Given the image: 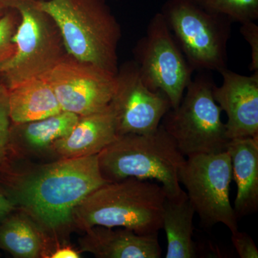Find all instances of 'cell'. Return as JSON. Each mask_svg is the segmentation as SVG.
I'll return each mask as SVG.
<instances>
[{
  "instance_id": "6da1fadb",
  "label": "cell",
  "mask_w": 258,
  "mask_h": 258,
  "mask_svg": "<svg viewBox=\"0 0 258 258\" xmlns=\"http://www.w3.org/2000/svg\"><path fill=\"white\" fill-rule=\"evenodd\" d=\"M108 182L100 171L98 154L62 158L12 176L4 194L44 230L61 234L74 227L79 204Z\"/></svg>"
},
{
  "instance_id": "7a4b0ae2",
  "label": "cell",
  "mask_w": 258,
  "mask_h": 258,
  "mask_svg": "<svg viewBox=\"0 0 258 258\" xmlns=\"http://www.w3.org/2000/svg\"><path fill=\"white\" fill-rule=\"evenodd\" d=\"M166 199L162 186L147 180L108 182L75 208L74 227L83 231L94 226L123 227L139 235H158Z\"/></svg>"
},
{
  "instance_id": "3957f363",
  "label": "cell",
  "mask_w": 258,
  "mask_h": 258,
  "mask_svg": "<svg viewBox=\"0 0 258 258\" xmlns=\"http://www.w3.org/2000/svg\"><path fill=\"white\" fill-rule=\"evenodd\" d=\"M55 22L66 51L116 74L121 30L106 0H35Z\"/></svg>"
},
{
  "instance_id": "277c9868",
  "label": "cell",
  "mask_w": 258,
  "mask_h": 258,
  "mask_svg": "<svg viewBox=\"0 0 258 258\" xmlns=\"http://www.w3.org/2000/svg\"><path fill=\"white\" fill-rule=\"evenodd\" d=\"M102 176L108 182L136 178L159 181L166 198L185 192L179 173L186 158L160 124L150 134L119 135L98 154Z\"/></svg>"
},
{
  "instance_id": "5b68a950",
  "label": "cell",
  "mask_w": 258,
  "mask_h": 258,
  "mask_svg": "<svg viewBox=\"0 0 258 258\" xmlns=\"http://www.w3.org/2000/svg\"><path fill=\"white\" fill-rule=\"evenodd\" d=\"M215 83L209 71H200L185 91L179 106L161 122L185 157L227 151L230 139L222 120V108L215 101Z\"/></svg>"
},
{
  "instance_id": "8992f818",
  "label": "cell",
  "mask_w": 258,
  "mask_h": 258,
  "mask_svg": "<svg viewBox=\"0 0 258 258\" xmlns=\"http://www.w3.org/2000/svg\"><path fill=\"white\" fill-rule=\"evenodd\" d=\"M160 13L194 71L227 69L232 21L208 13L191 0H166Z\"/></svg>"
},
{
  "instance_id": "52a82bcc",
  "label": "cell",
  "mask_w": 258,
  "mask_h": 258,
  "mask_svg": "<svg viewBox=\"0 0 258 258\" xmlns=\"http://www.w3.org/2000/svg\"><path fill=\"white\" fill-rule=\"evenodd\" d=\"M20 15L13 41L16 50L0 66L7 87L40 77L67 55L60 30L54 20L37 8L35 0H10Z\"/></svg>"
},
{
  "instance_id": "ba28073f",
  "label": "cell",
  "mask_w": 258,
  "mask_h": 258,
  "mask_svg": "<svg viewBox=\"0 0 258 258\" xmlns=\"http://www.w3.org/2000/svg\"><path fill=\"white\" fill-rule=\"evenodd\" d=\"M179 179L203 226L222 224L232 233L238 230V218L230 200L232 174L227 151L188 157L179 170Z\"/></svg>"
},
{
  "instance_id": "9c48e42d",
  "label": "cell",
  "mask_w": 258,
  "mask_h": 258,
  "mask_svg": "<svg viewBox=\"0 0 258 258\" xmlns=\"http://www.w3.org/2000/svg\"><path fill=\"white\" fill-rule=\"evenodd\" d=\"M134 55L146 86L166 94L171 108L179 106L195 71L161 13L151 19L145 35L134 47Z\"/></svg>"
},
{
  "instance_id": "30bf717a",
  "label": "cell",
  "mask_w": 258,
  "mask_h": 258,
  "mask_svg": "<svg viewBox=\"0 0 258 258\" xmlns=\"http://www.w3.org/2000/svg\"><path fill=\"white\" fill-rule=\"evenodd\" d=\"M40 77L49 83L62 111L80 116L107 108L117 88L116 74L69 53Z\"/></svg>"
},
{
  "instance_id": "8fae6325",
  "label": "cell",
  "mask_w": 258,
  "mask_h": 258,
  "mask_svg": "<svg viewBox=\"0 0 258 258\" xmlns=\"http://www.w3.org/2000/svg\"><path fill=\"white\" fill-rule=\"evenodd\" d=\"M117 88L111 105L116 115L118 135L156 132L171 108L164 93L146 86L135 61L118 67Z\"/></svg>"
},
{
  "instance_id": "7c38bea8",
  "label": "cell",
  "mask_w": 258,
  "mask_h": 258,
  "mask_svg": "<svg viewBox=\"0 0 258 258\" xmlns=\"http://www.w3.org/2000/svg\"><path fill=\"white\" fill-rule=\"evenodd\" d=\"M220 74L223 82L215 85L213 97L227 115V138L258 136V71L244 76L225 69Z\"/></svg>"
},
{
  "instance_id": "4fadbf2b",
  "label": "cell",
  "mask_w": 258,
  "mask_h": 258,
  "mask_svg": "<svg viewBox=\"0 0 258 258\" xmlns=\"http://www.w3.org/2000/svg\"><path fill=\"white\" fill-rule=\"evenodd\" d=\"M79 240L83 252L99 258H159L162 249L158 235H144L129 229L94 226Z\"/></svg>"
},
{
  "instance_id": "5bb4252c",
  "label": "cell",
  "mask_w": 258,
  "mask_h": 258,
  "mask_svg": "<svg viewBox=\"0 0 258 258\" xmlns=\"http://www.w3.org/2000/svg\"><path fill=\"white\" fill-rule=\"evenodd\" d=\"M118 136L116 115L111 103L101 111L80 116L72 132L54 142L50 149L62 158L96 155Z\"/></svg>"
},
{
  "instance_id": "9a60e30c",
  "label": "cell",
  "mask_w": 258,
  "mask_h": 258,
  "mask_svg": "<svg viewBox=\"0 0 258 258\" xmlns=\"http://www.w3.org/2000/svg\"><path fill=\"white\" fill-rule=\"evenodd\" d=\"M227 151L237 186L233 209L241 218L258 210V136L230 139Z\"/></svg>"
},
{
  "instance_id": "2e32d148",
  "label": "cell",
  "mask_w": 258,
  "mask_h": 258,
  "mask_svg": "<svg viewBox=\"0 0 258 258\" xmlns=\"http://www.w3.org/2000/svg\"><path fill=\"white\" fill-rule=\"evenodd\" d=\"M7 88L10 118L14 124L42 119L62 111L52 88L42 77Z\"/></svg>"
},
{
  "instance_id": "e0dca14e",
  "label": "cell",
  "mask_w": 258,
  "mask_h": 258,
  "mask_svg": "<svg viewBox=\"0 0 258 258\" xmlns=\"http://www.w3.org/2000/svg\"><path fill=\"white\" fill-rule=\"evenodd\" d=\"M195 211L186 191L178 198H166L162 214L167 248L166 258L196 257L193 242Z\"/></svg>"
},
{
  "instance_id": "ac0fdd59",
  "label": "cell",
  "mask_w": 258,
  "mask_h": 258,
  "mask_svg": "<svg viewBox=\"0 0 258 258\" xmlns=\"http://www.w3.org/2000/svg\"><path fill=\"white\" fill-rule=\"evenodd\" d=\"M80 115L62 111L42 119L14 124L16 145L29 152H41L50 149L57 139L69 135L78 123Z\"/></svg>"
},
{
  "instance_id": "d6986e66",
  "label": "cell",
  "mask_w": 258,
  "mask_h": 258,
  "mask_svg": "<svg viewBox=\"0 0 258 258\" xmlns=\"http://www.w3.org/2000/svg\"><path fill=\"white\" fill-rule=\"evenodd\" d=\"M45 247L41 232L28 217H6L0 225V248L15 257H42Z\"/></svg>"
},
{
  "instance_id": "ffe728a7",
  "label": "cell",
  "mask_w": 258,
  "mask_h": 258,
  "mask_svg": "<svg viewBox=\"0 0 258 258\" xmlns=\"http://www.w3.org/2000/svg\"><path fill=\"white\" fill-rule=\"evenodd\" d=\"M211 14L240 24L258 19V0H191Z\"/></svg>"
},
{
  "instance_id": "44dd1931",
  "label": "cell",
  "mask_w": 258,
  "mask_h": 258,
  "mask_svg": "<svg viewBox=\"0 0 258 258\" xmlns=\"http://www.w3.org/2000/svg\"><path fill=\"white\" fill-rule=\"evenodd\" d=\"M19 22L20 15L14 8H11L0 17V66L10 60L16 50L13 37Z\"/></svg>"
},
{
  "instance_id": "7402d4cb",
  "label": "cell",
  "mask_w": 258,
  "mask_h": 258,
  "mask_svg": "<svg viewBox=\"0 0 258 258\" xmlns=\"http://www.w3.org/2000/svg\"><path fill=\"white\" fill-rule=\"evenodd\" d=\"M10 123L8 88L4 83H0V167L6 161L10 146Z\"/></svg>"
},
{
  "instance_id": "603a6c76",
  "label": "cell",
  "mask_w": 258,
  "mask_h": 258,
  "mask_svg": "<svg viewBox=\"0 0 258 258\" xmlns=\"http://www.w3.org/2000/svg\"><path fill=\"white\" fill-rule=\"evenodd\" d=\"M241 35L249 44L251 50L249 71H258V26L254 21L241 24Z\"/></svg>"
},
{
  "instance_id": "cb8c5ba5",
  "label": "cell",
  "mask_w": 258,
  "mask_h": 258,
  "mask_svg": "<svg viewBox=\"0 0 258 258\" xmlns=\"http://www.w3.org/2000/svg\"><path fill=\"white\" fill-rule=\"evenodd\" d=\"M232 244L241 258H257L258 249L252 237L238 230L232 233Z\"/></svg>"
},
{
  "instance_id": "d4e9b609",
  "label": "cell",
  "mask_w": 258,
  "mask_h": 258,
  "mask_svg": "<svg viewBox=\"0 0 258 258\" xmlns=\"http://www.w3.org/2000/svg\"><path fill=\"white\" fill-rule=\"evenodd\" d=\"M81 257L79 252L68 246L57 247L53 252H51L50 256H48V257L50 258H79Z\"/></svg>"
},
{
  "instance_id": "484cf974",
  "label": "cell",
  "mask_w": 258,
  "mask_h": 258,
  "mask_svg": "<svg viewBox=\"0 0 258 258\" xmlns=\"http://www.w3.org/2000/svg\"><path fill=\"white\" fill-rule=\"evenodd\" d=\"M15 208L13 202L4 193L0 191V220H4Z\"/></svg>"
},
{
  "instance_id": "4316f807",
  "label": "cell",
  "mask_w": 258,
  "mask_h": 258,
  "mask_svg": "<svg viewBox=\"0 0 258 258\" xmlns=\"http://www.w3.org/2000/svg\"><path fill=\"white\" fill-rule=\"evenodd\" d=\"M10 9H11L10 0H0V17L3 16Z\"/></svg>"
}]
</instances>
